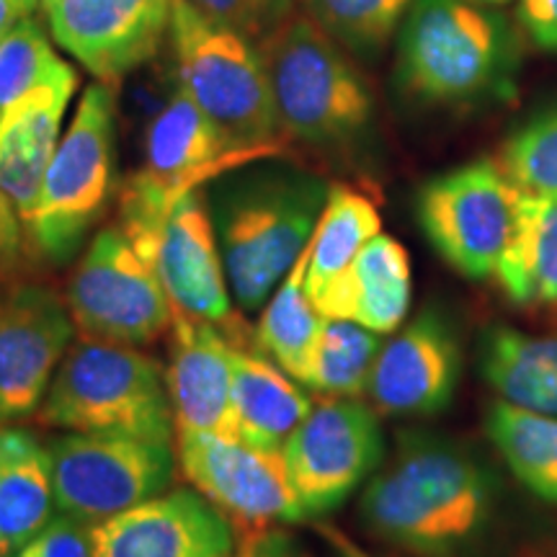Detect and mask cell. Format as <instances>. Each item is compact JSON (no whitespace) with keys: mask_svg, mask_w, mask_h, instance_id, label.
Listing matches in <instances>:
<instances>
[{"mask_svg":"<svg viewBox=\"0 0 557 557\" xmlns=\"http://www.w3.org/2000/svg\"><path fill=\"white\" fill-rule=\"evenodd\" d=\"M498 480L465 444L406 434L393 459L369 478L361 519L374 537L416 557H457L493 524Z\"/></svg>","mask_w":557,"mask_h":557,"instance_id":"6da1fadb","label":"cell"},{"mask_svg":"<svg viewBox=\"0 0 557 557\" xmlns=\"http://www.w3.org/2000/svg\"><path fill=\"white\" fill-rule=\"evenodd\" d=\"M329 181L278 158L256 160L209 184L207 205L235 305L261 310L315 233Z\"/></svg>","mask_w":557,"mask_h":557,"instance_id":"7a4b0ae2","label":"cell"},{"mask_svg":"<svg viewBox=\"0 0 557 557\" xmlns=\"http://www.w3.org/2000/svg\"><path fill=\"white\" fill-rule=\"evenodd\" d=\"M278 129L318 156L354 160L369 148L374 99L346 50L310 13L292 11L259 41Z\"/></svg>","mask_w":557,"mask_h":557,"instance_id":"3957f363","label":"cell"},{"mask_svg":"<svg viewBox=\"0 0 557 557\" xmlns=\"http://www.w3.org/2000/svg\"><path fill=\"white\" fill-rule=\"evenodd\" d=\"M519 41L504 16L470 0H416L398 34L395 78L426 107H475L517 96Z\"/></svg>","mask_w":557,"mask_h":557,"instance_id":"277c9868","label":"cell"},{"mask_svg":"<svg viewBox=\"0 0 557 557\" xmlns=\"http://www.w3.org/2000/svg\"><path fill=\"white\" fill-rule=\"evenodd\" d=\"M34 418L54 431L176 442L165 367L137 346L75 338Z\"/></svg>","mask_w":557,"mask_h":557,"instance_id":"5b68a950","label":"cell"},{"mask_svg":"<svg viewBox=\"0 0 557 557\" xmlns=\"http://www.w3.org/2000/svg\"><path fill=\"white\" fill-rule=\"evenodd\" d=\"M176 83L205 111L233 148L259 158L287 156L274 94L259 47L240 34L209 24L186 0H176L171 21Z\"/></svg>","mask_w":557,"mask_h":557,"instance_id":"8992f818","label":"cell"},{"mask_svg":"<svg viewBox=\"0 0 557 557\" xmlns=\"http://www.w3.org/2000/svg\"><path fill=\"white\" fill-rule=\"evenodd\" d=\"M114 129V90L99 81L81 96L60 137L26 230V243L41 259L67 263L107 212L116 189Z\"/></svg>","mask_w":557,"mask_h":557,"instance_id":"52a82bcc","label":"cell"},{"mask_svg":"<svg viewBox=\"0 0 557 557\" xmlns=\"http://www.w3.org/2000/svg\"><path fill=\"white\" fill-rule=\"evenodd\" d=\"M521 194L498 160L480 158L434 176L416 199L418 225L457 274L493 278L519 227Z\"/></svg>","mask_w":557,"mask_h":557,"instance_id":"ba28073f","label":"cell"},{"mask_svg":"<svg viewBox=\"0 0 557 557\" xmlns=\"http://www.w3.org/2000/svg\"><path fill=\"white\" fill-rule=\"evenodd\" d=\"M256 160L267 158L233 148L176 83L145 132V165L122 186L116 225L127 233L150 225L186 194Z\"/></svg>","mask_w":557,"mask_h":557,"instance_id":"9c48e42d","label":"cell"},{"mask_svg":"<svg viewBox=\"0 0 557 557\" xmlns=\"http://www.w3.org/2000/svg\"><path fill=\"white\" fill-rule=\"evenodd\" d=\"M65 302L78 338L116 346H148L171 331L173 305L163 284L120 225L88 240Z\"/></svg>","mask_w":557,"mask_h":557,"instance_id":"30bf717a","label":"cell"},{"mask_svg":"<svg viewBox=\"0 0 557 557\" xmlns=\"http://www.w3.org/2000/svg\"><path fill=\"white\" fill-rule=\"evenodd\" d=\"M58 513L96 527L160 496L176 478V442L62 431L47 442Z\"/></svg>","mask_w":557,"mask_h":557,"instance_id":"8fae6325","label":"cell"},{"mask_svg":"<svg viewBox=\"0 0 557 557\" xmlns=\"http://www.w3.org/2000/svg\"><path fill=\"white\" fill-rule=\"evenodd\" d=\"M305 521L325 517L385 462L380 413L359 398H320L282 449Z\"/></svg>","mask_w":557,"mask_h":557,"instance_id":"7c38bea8","label":"cell"},{"mask_svg":"<svg viewBox=\"0 0 557 557\" xmlns=\"http://www.w3.org/2000/svg\"><path fill=\"white\" fill-rule=\"evenodd\" d=\"M176 457L191 487L212 500L238 534L305 521L282 451L233 436L178 434Z\"/></svg>","mask_w":557,"mask_h":557,"instance_id":"4fadbf2b","label":"cell"},{"mask_svg":"<svg viewBox=\"0 0 557 557\" xmlns=\"http://www.w3.org/2000/svg\"><path fill=\"white\" fill-rule=\"evenodd\" d=\"M75 333L65 295L0 282V426L37 416Z\"/></svg>","mask_w":557,"mask_h":557,"instance_id":"5bb4252c","label":"cell"},{"mask_svg":"<svg viewBox=\"0 0 557 557\" xmlns=\"http://www.w3.org/2000/svg\"><path fill=\"white\" fill-rule=\"evenodd\" d=\"M127 238L156 269L173 310L220 329L233 323V295L205 189L186 194L163 218L129 230Z\"/></svg>","mask_w":557,"mask_h":557,"instance_id":"9a60e30c","label":"cell"},{"mask_svg":"<svg viewBox=\"0 0 557 557\" xmlns=\"http://www.w3.org/2000/svg\"><path fill=\"white\" fill-rule=\"evenodd\" d=\"M459 380V333L442 310L426 308L382 344L364 395L380 416L423 418L449 408Z\"/></svg>","mask_w":557,"mask_h":557,"instance_id":"2e32d148","label":"cell"},{"mask_svg":"<svg viewBox=\"0 0 557 557\" xmlns=\"http://www.w3.org/2000/svg\"><path fill=\"white\" fill-rule=\"evenodd\" d=\"M176 0H54L52 37L101 83H120L156 58Z\"/></svg>","mask_w":557,"mask_h":557,"instance_id":"e0dca14e","label":"cell"},{"mask_svg":"<svg viewBox=\"0 0 557 557\" xmlns=\"http://www.w3.org/2000/svg\"><path fill=\"white\" fill-rule=\"evenodd\" d=\"M94 557H235L233 521L197 487L160 496L90 527Z\"/></svg>","mask_w":557,"mask_h":557,"instance_id":"ac0fdd59","label":"cell"},{"mask_svg":"<svg viewBox=\"0 0 557 557\" xmlns=\"http://www.w3.org/2000/svg\"><path fill=\"white\" fill-rule=\"evenodd\" d=\"M165 382L178 434L233 436L235 341L220 325L173 310Z\"/></svg>","mask_w":557,"mask_h":557,"instance_id":"d6986e66","label":"cell"},{"mask_svg":"<svg viewBox=\"0 0 557 557\" xmlns=\"http://www.w3.org/2000/svg\"><path fill=\"white\" fill-rule=\"evenodd\" d=\"M75 88L78 75L65 65L13 103L0 120V205L16 214L24 233L32 225Z\"/></svg>","mask_w":557,"mask_h":557,"instance_id":"ffe728a7","label":"cell"},{"mask_svg":"<svg viewBox=\"0 0 557 557\" xmlns=\"http://www.w3.org/2000/svg\"><path fill=\"white\" fill-rule=\"evenodd\" d=\"M410 292L413 276L408 250L393 235L380 233L312 305L323 318L351 320L380 336H389L408 315Z\"/></svg>","mask_w":557,"mask_h":557,"instance_id":"44dd1931","label":"cell"},{"mask_svg":"<svg viewBox=\"0 0 557 557\" xmlns=\"http://www.w3.org/2000/svg\"><path fill=\"white\" fill-rule=\"evenodd\" d=\"M58 517L47 442L29 429L0 426V557L16 555Z\"/></svg>","mask_w":557,"mask_h":557,"instance_id":"7402d4cb","label":"cell"},{"mask_svg":"<svg viewBox=\"0 0 557 557\" xmlns=\"http://www.w3.org/2000/svg\"><path fill=\"white\" fill-rule=\"evenodd\" d=\"M312 410L310 395L267 354L235 346L233 416L235 434L250 447L282 451Z\"/></svg>","mask_w":557,"mask_h":557,"instance_id":"603a6c76","label":"cell"},{"mask_svg":"<svg viewBox=\"0 0 557 557\" xmlns=\"http://www.w3.org/2000/svg\"><path fill=\"white\" fill-rule=\"evenodd\" d=\"M480 372L498 400L557 418V336L493 325L480 341Z\"/></svg>","mask_w":557,"mask_h":557,"instance_id":"cb8c5ba5","label":"cell"},{"mask_svg":"<svg viewBox=\"0 0 557 557\" xmlns=\"http://www.w3.org/2000/svg\"><path fill=\"white\" fill-rule=\"evenodd\" d=\"M382 233L377 205L364 191L348 184H331L329 201L320 212L318 227L308 243L305 289L310 302L331 282L344 274L359 250Z\"/></svg>","mask_w":557,"mask_h":557,"instance_id":"d4e9b609","label":"cell"},{"mask_svg":"<svg viewBox=\"0 0 557 557\" xmlns=\"http://www.w3.org/2000/svg\"><path fill=\"white\" fill-rule=\"evenodd\" d=\"M493 278L511 302L557 308V201L524 197L517 235Z\"/></svg>","mask_w":557,"mask_h":557,"instance_id":"484cf974","label":"cell"},{"mask_svg":"<svg viewBox=\"0 0 557 557\" xmlns=\"http://www.w3.org/2000/svg\"><path fill=\"white\" fill-rule=\"evenodd\" d=\"M485 431L517 483L557 508V418L496 400L487 408Z\"/></svg>","mask_w":557,"mask_h":557,"instance_id":"4316f807","label":"cell"},{"mask_svg":"<svg viewBox=\"0 0 557 557\" xmlns=\"http://www.w3.org/2000/svg\"><path fill=\"white\" fill-rule=\"evenodd\" d=\"M305 271H308V248L261 308V320L253 333L259 351L267 354L299 385L308 377L312 351H315L320 325H323V315L310 302L308 289H305Z\"/></svg>","mask_w":557,"mask_h":557,"instance_id":"83f0119b","label":"cell"},{"mask_svg":"<svg viewBox=\"0 0 557 557\" xmlns=\"http://www.w3.org/2000/svg\"><path fill=\"white\" fill-rule=\"evenodd\" d=\"M382 344L380 333L364 325L323 318L302 385L325 398H364Z\"/></svg>","mask_w":557,"mask_h":557,"instance_id":"f1b7e54d","label":"cell"},{"mask_svg":"<svg viewBox=\"0 0 557 557\" xmlns=\"http://www.w3.org/2000/svg\"><path fill=\"white\" fill-rule=\"evenodd\" d=\"M416 0H305L325 34L357 58H377Z\"/></svg>","mask_w":557,"mask_h":557,"instance_id":"f546056e","label":"cell"},{"mask_svg":"<svg viewBox=\"0 0 557 557\" xmlns=\"http://www.w3.org/2000/svg\"><path fill=\"white\" fill-rule=\"evenodd\" d=\"M496 160L524 197L557 201V103L521 122Z\"/></svg>","mask_w":557,"mask_h":557,"instance_id":"4dcf8cb0","label":"cell"},{"mask_svg":"<svg viewBox=\"0 0 557 557\" xmlns=\"http://www.w3.org/2000/svg\"><path fill=\"white\" fill-rule=\"evenodd\" d=\"M67 62L52 50L50 37L34 16L24 18L0 41V120L41 81L52 78Z\"/></svg>","mask_w":557,"mask_h":557,"instance_id":"1f68e13d","label":"cell"},{"mask_svg":"<svg viewBox=\"0 0 557 557\" xmlns=\"http://www.w3.org/2000/svg\"><path fill=\"white\" fill-rule=\"evenodd\" d=\"M201 18L261 41L295 11V0H186Z\"/></svg>","mask_w":557,"mask_h":557,"instance_id":"d6a6232c","label":"cell"},{"mask_svg":"<svg viewBox=\"0 0 557 557\" xmlns=\"http://www.w3.org/2000/svg\"><path fill=\"white\" fill-rule=\"evenodd\" d=\"M16 557H94L90 524L58 513Z\"/></svg>","mask_w":557,"mask_h":557,"instance_id":"836d02e7","label":"cell"},{"mask_svg":"<svg viewBox=\"0 0 557 557\" xmlns=\"http://www.w3.org/2000/svg\"><path fill=\"white\" fill-rule=\"evenodd\" d=\"M517 16L537 50L557 52V0H519Z\"/></svg>","mask_w":557,"mask_h":557,"instance_id":"e575fe53","label":"cell"},{"mask_svg":"<svg viewBox=\"0 0 557 557\" xmlns=\"http://www.w3.org/2000/svg\"><path fill=\"white\" fill-rule=\"evenodd\" d=\"M235 557H308L305 549L297 545L289 534L282 529L269 527L259 529V532L238 534V547H235Z\"/></svg>","mask_w":557,"mask_h":557,"instance_id":"d590c367","label":"cell"},{"mask_svg":"<svg viewBox=\"0 0 557 557\" xmlns=\"http://www.w3.org/2000/svg\"><path fill=\"white\" fill-rule=\"evenodd\" d=\"M24 246H29V243H26L24 225H21V220L11 212V209L0 205V282H5V274H9L13 263H16Z\"/></svg>","mask_w":557,"mask_h":557,"instance_id":"8d00e7d4","label":"cell"},{"mask_svg":"<svg viewBox=\"0 0 557 557\" xmlns=\"http://www.w3.org/2000/svg\"><path fill=\"white\" fill-rule=\"evenodd\" d=\"M315 532H318V537L323 540L325 545H329L331 557H377V555L367 553L364 547L357 545V542H354L351 537H348V534H344L336 527L318 524Z\"/></svg>","mask_w":557,"mask_h":557,"instance_id":"74e56055","label":"cell"},{"mask_svg":"<svg viewBox=\"0 0 557 557\" xmlns=\"http://www.w3.org/2000/svg\"><path fill=\"white\" fill-rule=\"evenodd\" d=\"M34 11L37 9H32L24 0H0V41L9 37L21 21L34 16Z\"/></svg>","mask_w":557,"mask_h":557,"instance_id":"f35d334b","label":"cell"},{"mask_svg":"<svg viewBox=\"0 0 557 557\" xmlns=\"http://www.w3.org/2000/svg\"><path fill=\"white\" fill-rule=\"evenodd\" d=\"M39 3H41V5H45V11H47V9H50V5L54 3V0H39Z\"/></svg>","mask_w":557,"mask_h":557,"instance_id":"ab89813d","label":"cell"},{"mask_svg":"<svg viewBox=\"0 0 557 557\" xmlns=\"http://www.w3.org/2000/svg\"><path fill=\"white\" fill-rule=\"evenodd\" d=\"M24 3H29L32 9H37V5H39V0H24Z\"/></svg>","mask_w":557,"mask_h":557,"instance_id":"60d3db41","label":"cell"},{"mask_svg":"<svg viewBox=\"0 0 557 557\" xmlns=\"http://www.w3.org/2000/svg\"><path fill=\"white\" fill-rule=\"evenodd\" d=\"M478 3H504V0H478Z\"/></svg>","mask_w":557,"mask_h":557,"instance_id":"b9f144b4","label":"cell"},{"mask_svg":"<svg viewBox=\"0 0 557 557\" xmlns=\"http://www.w3.org/2000/svg\"><path fill=\"white\" fill-rule=\"evenodd\" d=\"M9 557H16V555H9Z\"/></svg>","mask_w":557,"mask_h":557,"instance_id":"7bdbcfd3","label":"cell"}]
</instances>
